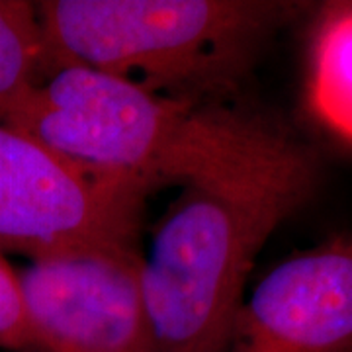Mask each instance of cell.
<instances>
[{"label": "cell", "mask_w": 352, "mask_h": 352, "mask_svg": "<svg viewBox=\"0 0 352 352\" xmlns=\"http://www.w3.org/2000/svg\"><path fill=\"white\" fill-rule=\"evenodd\" d=\"M45 73L80 65L159 92L231 82L296 10L258 0H47L36 4Z\"/></svg>", "instance_id": "3957f363"}, {"label": "cell", "mask_w": 352, "mask_h": 352, "mask_svg": "<svg viewBox=\"0 0 352 352\" xmlns=\"http://www.w3.org/2000/svg\"><path fill=\"white\" fill-rule=\"evenodd\" d=\"M227 352H352V237L272 268L241 303Z\"/></svg>", "instance_id": "8992f818"}, {"label": "cell", "mask_w": 352, "mask_h": 352, "mask_svg": "<svg viewBox=\"0 0 352 352\" xmlns=\"http://www.w3.org/2000/svg\"><path fill=\"white\" fill-rule=\"evenodd\" d=\"M315 180L311 153L264 122L239 153L182 184L141 256L155 352H227L256 254Z\"/></svg>", "instance_id": "6da1fadb"}, {"label": "cell", "mask_w": 352, "mask_h": 352, "mask_svg": "<svg viewBox=\"0 0 352 352\" xmlns=\"http://www.w3.org/2000/svg\"><path fill=\"white\" fill-rule=\"evenodd\" d=\"M0 124L85 168L157 188L182 186L226 163L264 120L196 108L124 76L61 65L0 102Z\"/></svg>", "instance_id": "7a4b0ae2"}, {"label": "cell", "mask_w": 352, "mask_h": 352, "mask_svg": "<svg viewBox=\"0 0 352 352\" xmlns=\"http://www.w3.org/2000/svg\"><path fill=\"white\" fill-rule=\"evenodd\" d=\"M0 349L32 352V337L25 321L18 272L0 252Z\"/></svg>", "instance_id": "9c48e42d"}, {"label": "cell", "mask_w": 352, "mask_h": 352, "mask_svg": "<svg viewBox=\"0 0 352 352\" xmlns=\"http://www.w3.org/2000/svg\"><path fill=\"white\" fill-rule=\"evenodd\" d=\"M307 104L321 126L352 143V0L331 2L315 20Z\"/></svg>", "instance_id": "52a82bcc"}, {"label": "cell", "mask_w": 352, "mask_h": 352, "mask_svg": "<svg viewBox=\"0 0 352 352\" xmlns=\"http://www.w3.org/2000/svg\"><path fill=\"white\" fill-rule=\"evenodd\" d=\"M45 75V47L36 4L0 0V102Z\"/></svg>", "instance_id": "ba28073f"}, {"label": "cell", "mask_w": 352, "mask_h": 352, "mask_svg": "<svg viewBox=\"0 0 352 352\" xmlns=\"http://www.w3.org/2000/svg\"><path fill=\"white\" fill-rule=\"evenodd\" d=\"M151 186L73 163L0 124V252L32 261L59 252L135 247Z\"/></svg>", "instance_id": "277c9868"}, {"label": "cell", "mask_w": 352, "mask_h": 352, "mask_svg": "<svg viewBox=\"0 0 352 352\" xmlns=\"http://www.w3.org/2000/svg\"><path fill=\"white\" fill-rule=\"evenodd\" d=\"M18 282L32 352H155L135 247L41 256Z\"/></svg>", "instance_id": "5b68a950"}]
</instances>
